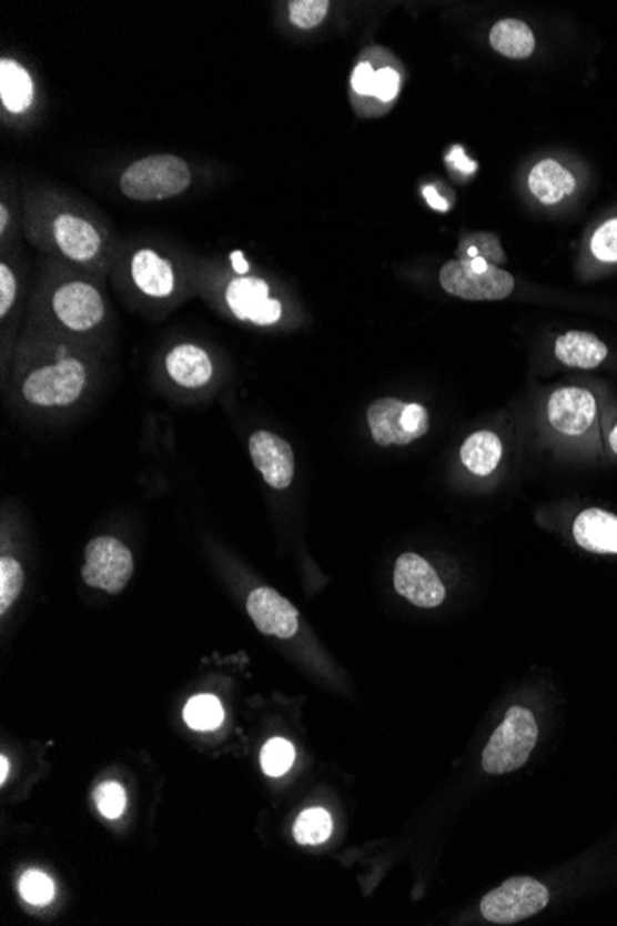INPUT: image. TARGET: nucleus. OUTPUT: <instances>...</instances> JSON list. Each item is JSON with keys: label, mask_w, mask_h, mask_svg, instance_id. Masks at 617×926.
<instances>
[{"label": "nucleus", "mask_w": 617, "mask_h": 926, "mask_svg": "<svg viewBox=\"0 0 617 926\" xmlns=\"http://www.w3.org/2000/svg\"><path fill=\"white\" fill-rule=\"evenodd\" d=\"M296 751L285 738H272L261 751V767L269 777H282L293 767Z\"/></svg>", "instance_id": "a878e982"}, {"label": "nucleus", "mask_w": 617, "mask_h": 926, "mask_svg": "<svg viewBox=\"0 0 617 926\" xmlns=\"http://www.w3.org/2000/svg\"><path fill=\"white\" fill-rule=\"evenodd\" d=\"M549 903V892L535 878L514 877L486 895L481 914L486 922L513 925L535 916Z\"/></svg>", "instance_id": "20e7f679"}, {"label": "nucleus", "mask_w": 617, "mask_h": 926, "mask_svg": "<svg viewBox=\"0 0 617 926\" xmlns=\"http://www.w3.org/2000/svg\"><path fill=\"white\" fill-rule=\"evenodd\" d=\"M577 180L574 174L555 160H544L533 167L529 174L530 193L542 204L555 205L574 194Z\"/></svg>", "instance_id": "a211bd4d"}, {"label": "nucleus", "mask_w": 617, "mask_h": 926, "mask_svg": "<svg viewBox=\"0 0 617 926\" xmlns=\"http://www.w3.org/2000/svg\"><path fill=\"white\" fill-rule=\"evenodd\" d=\"M370 431L380 446H405L429 431V413L419 403L396 397L375 400L366 411Z\"/></svg>", "instance_id": "7ed1b4c3"}, {"label": "nucleus", "mask_w": 617, "mask_h": 926, "mask_svg": "<svg viewBox=\"0 0 617 926\" xmlns=\"http://www.w3.org/2000/svg\"><path fill=\"white\" fill-rule=\"evenodd\" d=\"M394 588L419 608H435L446 600V588L435 568L416 553H403L397 558Z\"/></svg>", "instance_id": "6e6552de"}, {"label": "nucleus", "mask_w": 617, "mask_h": 926, "mask_svg": "<svg viewBox=\"0 0 617 926\" xmlns=\"http://www.w3.org/2000/svg\"><path fill=\"white\" fill-rule=\"evenodd\" d=\"M574 536L588 552L617 553V519L603 509H586L575 520Z\"/></svg>", "instance_id": "2eb2a0df"}, {"label": "nucleus", "mask_w": 617, "mask_h": 926, "mask_svg": "<svg viewBox=\"0 0 617 926\" xmlns=\"http://www.w3.org/2000/svg\"><path fill=\"white\" fill-rule=\"evenodd\" d=\"M94 805L105 819H119L127 808V792L121 784L108 781L94 789Z\"/></svg>", "instance_id": "c756f323"}, {"label": "nucleus", "mask_w": 617, "mask_h": 926, "mask_svg": "<svg viewBox=\"0 0 617 926\" xmlns=\"http://www.w3.org/2000/svg\"><path fill=\"white\" fill-rule=\"evenodd\" d=\"M458 258L463 261L481 260L488 261L490 265H499L505 263V252H503L499 239L492 233H474L469 238L464 239L463 244L458 246Z\"/></svg>", "instance_id": "393cba45"}, {"label": "nucleus", "mask_w": 617, "mask_h": 926, "mask_svg": "<svg viewBox=\"0 0 617 926\" xmlns=\"http://www.w3.org/2000/svg\"><path fill=\"white\" fill-rule=\"evenodd\" d=\"M19 892L28 905L44 906L54 899L55 888L54 883L44 873L30 869L22 875Z\"/></svg>", "instance_id": "cd10ccee"}, {"label": "nucleus", "mask_w": 617, "mask_h": 926, "mask_svg": "<svg viewBox=\"0 0 617 926\" xmlns=\"http://www.w3.org/2000/svg\"><path fill=\"white\" fill-rule=\"evenodd\" d=\"M333 819L324 808H307L294 825V838L302 845H320L330 838Z\"/></svg>", "instance_id": "b1692460"}, {"label": "nucleus", "mask_w": 617, "mask_h": 926, "mask_svg": "<svg viewBox=\"0 0 617 926\" xmlns=\"http://www.w3.org/2000/svg\"><path fill=\"white\" fill-rule=\"evenodd\" d=\"M503 446L499 436L492 431H477L461 447V459L472 474L490 475L502 461Z\"/></svg>", "instance_id": "412c9836"}, {"label": "nucleus", "mask_w": 617, "mask_h": 926, "mask_svg": "<svg viewBox=\"0 0 617 926\" xmlns=\"http://www.w3.org/2000/svg\"><path fill=\"white\" fill-rule=\"evenodd\" d=\"M132 278L144 294L165 299L174 289V271L171 263L155 254L154 250H139L132 260Z\"/></svg>", "instance_id": "6ab92c4d"}, {"label": "nucleus", "mask_w": 617, "mask_h": 926, "mask_svg": "<svg viewBox=\"0 0 617 926\" xmlns=\"http://www.w3.org/2000/svg\"><path fill=\"white\" fill-rule=\"evenodd\" d=\"M596 397L586 389L564 386L553 392L547 402V416L555 430L564 435H583L596 420Z\"/></svg>", "instance_id": "1a4fd4ad"}, {"label": "nucleus", "mask_w": 617, "mask_h": 926, "mask_svg": "<svg viewBox=\"0 0 617 926\" xmlns=\"http://www.w3.org/2000/svg\"><path fill=\"white\" fill-rule=\"evenodd\" d=\"M166 372L178 385L200 389L208 385L213 375V364L205 350L193 344H182L166 355Z\"/></svg>", "instance_id": "dca6fc26"}, {"label": "nucleus", "mask_w": 617, "mask_h": 926, "mask_svg": "<svg viewBox=\"0 0 617 926\" xmlns=\"http://www.w3.org/2000/svg\"><path fill=\"white\" fill-rule=\"evenodd\" d=\"M447 161H449V163H455V167L461 169V171L466 172V174H468V172H474L475 167H477L474 161H469L468 158L464 155L463 149H458V147L457 149H453L452 154L447 155Z\"/></svg>", "instance_id": "f704fd0d"}, {"label": "nucleus", "mask_w": 617, "mask_h": 926, "mask_svg": "<svg viewBox=\"0 0 617 926\" xmlns=\"http://www.w3.org/2000/svg\"><path fill=\"white\" fill-rule=\"evenodd\" d=\"M375 69L368 61H363L355 67L352 74V89L361 97H372L374 93Z\"/></svg>", "instance_id": "473e14b6"}, {"label": "nucleus", "mask_w": 617, "mask_h": 926, "mask_svg": "<svg viewBox=\"0 0 617 926\" xmlns=\"http://www.w3.org/2000/svg\"><path fill=\"white\" fill-rule=\"evenodd\" d=\"M82 580L91 588L119 594L133 574V557L121 541L99 536L85 547Z\"/></svg>", "instance_id": "0eeeda50"}, {"label": "nucleus", "mask_w": 617, "mask_h": 926, "mask_svg": "<svg viewBox=\"0 0 617 926\" xmlns=\"http://www.w3.org/2000/svg\"><path fill=\"white\" fill-rule=\"evenodd\" d=\"M24 585V574L21 564L13 557H2L0 561V614L16 603Z\"/></svg>", "instance_id": "bb28decb"}, {"label": "nucleus", "mask_w": 617, "mask_h": 926, "mask_svg": "<svg viewBox=\"0 0 617 926\" xmlns=\"http://www.w3.org/2000/svg\"><path fill=\"white\" fill-rule=\"evenodd\" d=\"M33 83L27 69L10 60L0 61V100L11 113H22L32 104Z\"/></svg>", "instance_id": "4be33fe9"}, {"label": "nucleus", "mask_w": 617, "mask_h": 926, "mask_svg": "<svg viewBox=\"0 0 617 926\" xmlns=\"http://www.w3.org/2000/svg\"><path fill=\"white\" fill-rule=\"evenodd\" d=\"M399 85H402V78L399 72L392 67H383L375 72L374 93L372 97L380 99L381 102H392L397 99L399 93Z\"/></svg>", "instance_id": "2f4dec72"}, {"label": "nucleus", "mask_w": 617, "mask_h": 926, "mask_svg": "<svg viewBox=\"0 0 617 926\" xmlns=\"http://www.w3.org/2000/svg\"><path fill=\"white\" fill-rule=\"evenodd\" d=\"M58 319L74 331H88L104 316V302L99 291L83 282L67 283L58 289L52 299Z\"/></svg>", "instance_id": "f8f14e48"}, {"label": "nucleus", "mask_w": 617, "mask_h": 926, "mask_svg": "<svg viewBox=\"0 0 617 926\" xmlns=\"http://www.w3.org/2000/svg\"><path fill=\"white\" fill-rule=\"evenodd\" d=\"M441 285L446 293L469 300V302H492L505 300L514 291V278L510 272L490 265L485 271H477L468 261H447L441 269Z\"/></svg>", "instance_id": "423d86ee"}, {"label": "nucleus", "mask_w": 617, "mask_h": 926, "mask_svg": "<svg viewBox=\"0 0 617 926\" xmlns=\"http://www.w3.org/2000/svg\"><path fill=\"white\" fill-rule=\"evenodd\" d=\"M88 383V372L77 359H63L36 370L22 383L27 402L41 407H61L77 402Z\"/></svg>", "instance_id": "39448f33"}, {"label": "nucleus", "mask_w": 617, "mask_h": 926, "mask_svg": "<svg viewBox=\"0 0 617 926\" xmlns=\"http://www.w3.org/2000/svg\"><path fill=\"white\" fill-rule=\"evenodd\" d=\"M610 446H613L614 452L617 453V424L614 427L613 433H610Z\"/></svg>", "instance_id": "ea45409f"}, {"label": "nucleus", "mask_w": 617, "mask_h": 926, "mask_svg": "<svg viewBox=\"0 0 617 926\" xmlns=\"http://www.w3.org/2000/svg\"><path fill=\"white\" fill-rule=\"evenodd\" d=\"M538 739V725L530 711L513 706L502 725L492 734L483 753V767L490 775L516 772L529 761Z\"/></svg>", "instance_id": "f03ea898"}, {"label": "nucleus", "mask_w": 617, "mask_h": 926, "mask_svg": "<svg viewBox=\"0 0 617 926\" xmlns=\"http://www.w3.org/2000/svg\"><path fill=\"white\" fill-rule=\"evenodd\" d=\"M189 183L188 163L172 154H154L135 161L121 177L122 193L138 202L172 199L182 194Z\"/></svg>", "instance_id": "f257e3e1"}, {"label": "nucleus", "mask_w": 617, "mask_h": 926, "mask_svg": "<svg viewBox=\"0 0 617 926\" xmlns=\"http://www.w3.org/2000/svg\"><path fill=\"white\" fill-rule=\"evenodd\" d=\"M55 243L61 252L72 261L93 260L99 254L100 235L88 221L80 217L63 213L54 222Z\"/></svg>", "instance_id": "4468645a"}, {"label": "nucleus", "mask_w": 617, "mask_h": 926, "mask_svg": "<svg viewBox=\"0 0 617 926\" xmlns=\"http://www.w3.org/2000/svg\"><path fill=\"white\" fill-rule=\"evenodd\" d=\"M230 258H232L233 269H235V271H237L239 274H246V272L250 271L249 261L244 260V254L243 252H241V250H235V252H232V255H230Z\"/></svg>", "instance_id": "e433bc0d"}, {"label": "nucleus", "mask_w": 617, "mask_h": 926, "mask_svg": "<svg viewBox=\"0 0 617 926\" xmlns=\"http://www.w3.org/2000/svg\"><path fill=\"white\" fill-rule=\"evenodd\" d=\"M226 302L233 314L254 324H276L282 319V304L269 296V285L260 278L243 276L227 285Z\"/></svg>", "instance_id": "ddd939ff"}, {"label": "nucleus", "mask_w": 617, "mask_h": 926, "mask_svg": "<svg viewBox=\"0 0 617 926\" xmlns=\"http://www.w3.org/2000/svg\"><path fill=\"white\" fill-rule=\"evenodd\" d=\"M6 224H8V210H6V205L0 208V232H4Z\"/></svg>", "instance_id": "58836bf2"}, {"label": "nucleus", "mask_w": 617, "mask_h": 926, "mask_svg": "<svg viewBox=\"0 0 617 926\" xmlns=\"http://www.w3.org/2000/svg\"><path fill=\"white\" fill-rule=\"evenodd\" d=\"M591 254L603 263H617V217L603 222L590 241Z\"/></svg>", "instance_id": "7c9ffc66"}, {"label": "nucleus", "mask_w": 617, "mask_h": 926, "mask_svg": "<svg viewBox=\"0 0 617 926\" xmlns=\"http://www.w3.org/2000/svg\"><path fill=\"white\" fill-rule=\"evenodd\" d=\"M330 11L327 0H294L289 4V17L294 27L313 30L324 21Z\"/></svg>", "instance_id": "c85d7f7f"}, {"label": "nucleus", "mask_w": 617, "mask_h": 926, "mask_svg": "<svg viewBox=\"0 0 617 926\" xmlns=\"http://www.w3.org/2000/svg\"><path fill=\"white\" fill-rule=\"evenodd\" d=\"M8 777H10V761L6 756H0V784L2 786H4Z\"/></svg>", "instance_id": "4c0bfd02"}, {"label": "nucleus", "mask_w": 617, "mask_h": 926, "mask_svg": "<svg viewBox=\"0 0 617 926\" xmlns=\"http://www.w3.org/2000/svg\"><path fill=\"white\" fill-rule=\"evenodd\" d=\"M250 455L266 485L285 491L294 480V453L289 442L271 431H257L250 439Z\"/></svg>", "instance_id": "9d476101"}, {"label": "nucleus", "mask_w": 617, "mask_h": 926, "mask_svg": "<svg viewBox=\"0 0 617 926\" xmlns=\"http://www.w3.org/2000/svg\"><path fill=\"white\" fill-rule=\"evenodd\" d=\"M183 719L194 731H215L224 722L221 701L215 695H196L183 708Z\"/></svg>", "instance_id": "5701e85b"}, {"label": "nucleus", "mask_w": 617, "mask_h": 926, "mask_svg": "<svg viewBox=\"0 0 617 926\" xmlns=\"http://www.w3.org/2000/svg\"><path fill=\"white\" fill-rule=\"evenodd\" d=\"M246 611L263 634L289 640L299 633V611L274 588H255L249 596Z\"/></svg>", "instance_id": "9b49d317"}, {"label": "nucleus", "mask_w": 617, "mask_h": 926, "mask_svg": "<svg viewBox=\"0 0 617 926\" xmlns=\"http://www.w3.org/2000/svg\"><path fill=\"white\" fill-rule=\"evenodd\" d=\"M492 49L510 60H525L536 49L535 33L519 19H503L490 30Z\"/></svg>", "instance_id": "aec40b11"}, {"label": "nucleus", "mask_w": 617, "mask_h": 926, "mask_svg": "<svg viewBox=\"0 0 617 926\" xmlns=\"http://www.w3.org/2000/svg\"><path fill=\"white\" fill-rule=\"evenodd\" d=\"M424 197L425 200H427V204H429L433 210L442 211V213L449 210V204H447L446 200L442 199L435 188L427 185V188L424 189Z\"/></svg>", "instance_id": "c9c22d12"}, {"label": "nucleus", "mask_w": 617, "mask_h": 926, "mask_svg": "<svg viewBox=\"0 0 617 926\" xmlns=\"http://www.w3.org/2000/svg\"><path fill=\"white\" fill-rule=\"evenodd\" d=\"M555 355L572 369H596L607 359L608 348L588 331H568L555 342Z\"/></svg>", "instance_id": "f3484780"}, {"label": "nucleus", "mask_w": 617, "mask_h": 926, "mask_svg": "<svg viewBox=\"0 0 617 926\" xmlns=\"http://www.w3.org/2000/svg\"><path fill=\"white\" fill-rule=\"evenodd\" d=\"M16 276L6 265H0V316H6L16 302Z\"/></svg>", "instance_id": "72a5a7b5"}]
</instances>
